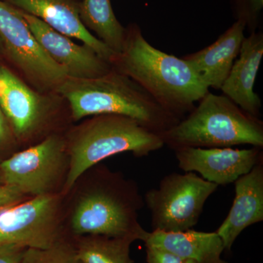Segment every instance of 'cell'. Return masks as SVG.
Returning a JSON list of instances; mask_svg holds the SVG:
<instances>
[{
  "label": "cell",
  "instance_id": "ac0fdd59",
  "mask_svg": "<svg viewBox=\"0 0 263 263\" xmlns=\"http://www.w3.org/2000/svg\"><path fill=\"white\" fill-rule=\"evenodd\" d=\"M79 18L85 28L114 53L122 51L126 27L120 23L111 5V0H81Z\"/></svg>",
  "mask_w": 263,
  "mask_h": 263
},
{
  "label": "cell",
  "instance_id": "4fadbf2b",
  "mask_svg": "<svg viewBox=\"0 0 263 263\" xmlns=\"http://www.w3.org/2000/svg\"><path fill=\"white\" fill-rule=\"evenodd\" d=\"M17 10L36 17L57 32L80 41L110 62L115 54L81 23L79 8L81 0H3Z\"/></svg>",
  "mask_w": 263,
  "mask_h": 263
},
{
  "label": "cell",
  "instance_id": "2e32d148",
  "mask_svg": "<svg viewBox=\"0 0 263 263\" xmlns=\"http://www.w3.org/2000/svg\"><path fill=\"white\" fill-rule=\"evenodd\" d=\"M246 29L245 24L236 20L215 42L183 57L209 89H221L239 54Z\"/></svg>",
  "mask_w": 263,
  "mask_h": 263
},
{
  "label": "cell",
  "instance_id": "44dd1931",
  "mask_svg": "<svg viewBox=\"0 0 263 263\" xmlns=\"http://www.w3.org/2000/svg\"><path fill=\"white\" fill-rule=\"evenodd\" d=\"M232 13L236 20L245 24L246 29L255 32L260 25L263 0H228Z\"/></svg>",
  "mask_w": 263,
  "mask_h": 263
},
{
  "label": "cell",
  "instance_id": "52a82bcc",
  "mask_svg": "<svg viewBox=\"0 0 263 263\" xmlns=\"http://www.w3.org/2000/svg\"><path fill=\"white\" fill-rule=\"evenodd\" d=\"M0 43L17 74L41 92L57 91L67 77L51 60L29 28L21 12L0 0Z\"/></svg>",
  "mask_w": 263,
  "mask_h": 263
},
{
  "label": "cell",
  "instance_id": "3957f363",
  "mask_svg": "<svg viewBox=\"0 0 263 263\" xmlns=\"http://www.w3.org/2000/svg\"><path fill=\"white\" fill-rule=\"evenodd\" d=\"M68 164L63 193L88 170L118 154L148 156L164 146L160 135L131 118L114 114L88 117L65 135Z\"/></svg>",
  "mask_w": 263,
  "mask_h": 263
},
{
  "label": "cell",
  "instance_id": "ffe728a7",
  "mask_svg": "<svg viewBox=\"0 0 263 263\" xmlns=\"http://www.w3.org/2000/svg\"><path fill=\"white\" fill-rule=\"evenodd\" d=\"M21 263H81L74 245L62 240L48 249H27Z\"/></svg>",
  "mask_w": 263,
  "mask_h": 263
},
{
  "label": "cell",
  "instance_id": "484cf974",
  "mask_svg": "<svg viewBox=\"0 0 263 263\" xmlns=\"http://www.w3.org/2000/svg\"><path fill=\"white\" fill-rule=\"evenodd\" d=\"M0 127L10 128L8 122H7L6 119H5L4 114L2 111L1 108H0Z\"/></svg>",
  "mask_w": 263,
  "mask_h": 263
},
{
  "label": "cell",
  "instance_id": "8fae6325",
  "mask_svg": "<svg viewBox=\"0 0 263 263\" xmlns=\"http://www.w3.org/2000/svg\"><path fill=\"white\" fill-rule=\"evenodd\" d=\"M262 148H186L175 150L178 165L184 172H196L209 182L234 183L263 159Z\"/></svg>",
  "mask_w": 263,
  "mask_h": 263
},
{
  "label": "cell",
  "instance_id": "4316f807",
  "mask_svg": "<svg viewBox=\"0 0 263 263\" xmlns=\"http://www.w3.org/2000/svg\"><path fill=\"white\" fill-rule=\"evenodd\" d=\"M0 184H1V183H0Z\"/></svg>",
  "mask_w": 263,
  "mask_h": 263
},
{
  "label": "cell",
  "instance_id": "cb8c5ba5",
  "mask_svg": "<svg viewBox=\"0 0 263 263\" xmlns=\"http://www.w3.org/2000/svg\"><path fill=\"white\" fill-rule=\"evenodd\" d=\"M26 248L17 245L0 247V263H21Z\"/></svg>",
  "mask_w": 263,
  "mask_h": 263
},
{
  "label": "cell",
  "instance_id": "7a4b0ae2",
  "mask_svg": "<svg viewBox=\"0 0 263 263\" xmlns=\"http://www.w3.org/2000/svg\"><path fill=\"white\" fill-rule=\"evenodd\" d=\"M56 92L67 102L75 122L103 114L124 116L160 135L180 121L136 82L113 68L98 78L67 76Z\"/></svg>",
  "mask_w": 263,
  "mask_h": 263
},
{
  "label": "cell",
  "instance_id": "d4e9b609",
  "mask_svg": "<svg viewBox=\"0 0 263 263\" xmlns=\"http://www.w3.org/2000/svg\"><path fill=\"white\" fill-rule=\"evenodd\" d=\"M10 128L0 127V144H2L3 142L8 139V137L10 136Z\"/></svg>",
  "mask_w": 263,
  "mask_h": 263
},
{
  "label": "cell",
  "instance_id": "7c38bea8",
  "mask_svg": "<svg viewBox=\"0 0 263 263\" xmlns=\"http://www.w3.org/2000/svg\"><path fill=\"white\" fill-rule=\"evenodd\" d=\"M20 12L43 50L65 69L69 77L91 79L111 70L110 62L93 48L84 43L78 44L72 38L57 32L36 17Z\"/></svg>",
  "mask_w": 263,
  "mask_h": 263
},
{
  "label": "cell",
  "instance_id": "5b68a950",
  "mask_svg": "<svg viewBox=\"0 0 263 263\" xmlns=\"http://www.w3.org/2000/svg\"><path fill=\"white\" fill-rule=\"evenodd\" d=\"M144 204L136 183L103 170L76 201L71 230L78 237L133 236L144 241L148 232L138 221V212Z\"/></svg>",
  "mask_w": 263,
  "mask_h": 263
},
{
  "label": "cell",
  "instance_id": "277c9868",
  "mask_svg": "<svg viewBox=\"0 0 263 263\" xmlns=\"http://www.w3.org/2000/svg\"><path fill=\"white\" fill-rule=\"evenodd\" d=\"M186 117L160 136L172 150L232 148L238 145L263 147V122L224 95L209 91Z\"/></svg>",
  "mask_w": 263,
  "mask_h": 263
},
{
  "label": "cell",
  "instance_id": "9c48e42d",
  "mask_svg": "<svg viewBox=\"0 0 263 263\" xmlns=\"http://www.w3.org/2000/svg\"><path fill=\"white\" fill-rule=\"evenodd\" d=\"M68 163L65 136L53 133L15 153L0 164L2 183L13 186L25 196L53 193Z\"/></svg>",
  "mask_w": 263,
  "mask_h": 263
},
{
  "label": "cell",
  "instance_id": "d6986e66",
  "mask_svg": "<svg viewBox=\"0 0 263 263\" xmlns=\"http://www.w3.org/2000/svg\"><path fill=\"white\" fill-rule=\"evenodd\" d=\"M136 240L133 236L84 235L74 247L81 263H133L130 247Z\"/></svg>",
  "mask_w": 263,
  "mask_h": 263
},
{
  "label": "cell",
  "instance_id": "6da1fadb",
  "mask_svg": "<svg viewBox=\"0 0 263 263\" xmlns=\"http://www.w3.org/2000/svg\"><path fill=\"white\" fill-rule=\"evenodd\" d=\"M110 63L180 121L210 91L187 62L151 45L136 23L126 27L122 51Z\"/></svg>",
  "mask_w": 263,
  "mask_h": 263
},
{
  "label": "cell",
  "instance_id": "e0dca14e",
  "mask_svg": "<svg viewBox=\"0 0 263 263\" xmlns=\"http://www.w3.org/2000/svg\"><path fill=\"white\" fill-rule=\"evenodd\" d=\"M145 245L169 251L195 263H228L221 259L224 247L216 232L193 229L182 232L154 230L148 233Z\"/></svg>",
  "mask_w": 263,
  "mask_h": 263
},
{
  "label": "cell",
  "instance_id": "7402d4cb",
  "mask_svg": "<svg viewBox=\"0 0 263 263\" xmlns=\"http://www.w3.org/2000/svg\"><path fill=\"white\" fill-rule=\"evenodd\" d=\"M146 260L148 263H195L190 259H183L177 254L164 249L146 246Z\"/></svg>",
  "mask_w": 263,
  "mask_h": 263
},
{
  "label": "cell",
  "instance_id": "5bb4252c",
  "mask_svg": "<svg viewBox=\"0 0 263 263\" xmlns=\"http://www.w3.org/2000/svg\"><path fill=\"white\" fill-rule=\"evenodd\" d=\"M234 183L233 205L216 231L228 251L246 228L263 221V159Z\"/></svg>",
  "mask_w": 263,
  "mask_h": 263
},
{
  "label": "cell",
  "instance_id": "8992f818",
  "mask_svg": "<svg viewBox=\"0 0 263 263\" xmlns=\"http://www.w3.org/2000/svg\"><path fill=\"white\" fill-rule=\"evenodd\" d=\"M0 108L15 139L31 143L53 134L51 127L66 110L56 91L41 92L5 66H0Z\"/></svg>",
  "mask_w": 263,
  "mask_h": 263
},
{
  "label": "cell",
  "instance_id": "603a6c76",
  "mask_svg": "<svg viewBox=\"0 0 263 263\" xmlns=\"http://www.w3.org/2000/svg\"><path fill=\"white\" fill-rule=\"evenodd\" d=\"M24 196L25 195L20 193L17 189L1 183L0 184V211L16 202L22 201Z\"/></svg>",
  "mask_w": 263,
  "mask_h": 263
},
{
  "label": "cell",
  "instance_id": "9a60e30c",
  "mask_svg": "<svg viewBox=\"0 0 263 263\" xmlns=\"http://www.w3.org/2000/svg\"><path fill=\"white\" fill-rule=\"evenodd\" d=\"M262 56L263 32H250L243 40L239 54L220 89L224 96L240 108L258 118L262 102L254 87Z\"/></svg>",
  "mask_w": 263,
  "mask_h": 263
},
{
  "label": "cell",
  "instance_id": "30bf717a",
  "mask_svg": "<svg viewBox=\"0 0 263 263\" xmlns=\"http://www.w3.org/2000/svg\"><path fill=\"white\" fill-rule=\"evenodd\" d=\"M60 196L32 197L0 211V247L48 249L63 240L60 235Z\"/></svg>",
  "mask_w": 263,
  "mask_h": 263
},
{
  "label": "cell",
  "instance_id": "ba28073f",
  "mask_svg": "<svg viewBox=\"0 0 263 263\" xmlns=\"http://www.w3.org/2000/svg\"><path fill=\"white\" fill-rule=\"evenodd\" d=\"M218 186L193 172L173 173L164 176L157 188L148 190L144 197L152 215L153 231L193 229L205 202Z\"/></svg>",
  "mask_w": 263,
  "mask_h": 263
}]
</instances>
